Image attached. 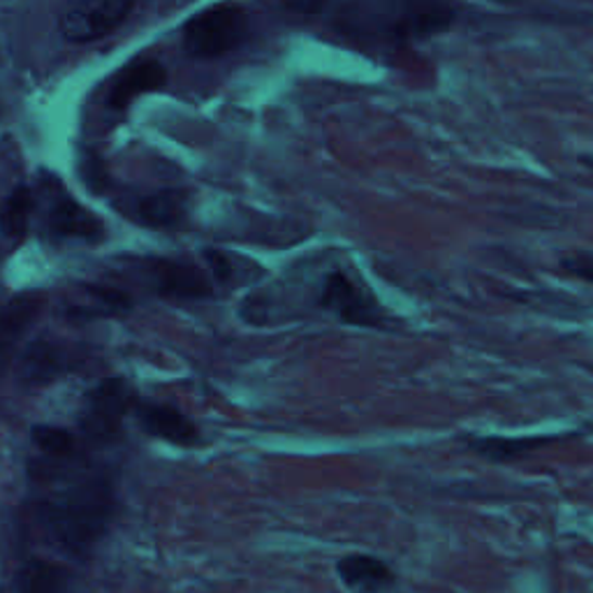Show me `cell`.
Returning a JSON list of instances; mask_svg holds the SVG:
<instances>
[{
    "mask_svg": "<svg viewBox=\"0 0 593 593\" xmlns=\"http://www.w3.org/2000/svg\"><path fill=\"white\" fill-rule=\"evenodd\" d=\"M30 476L44 485L33 503V519L47 540L70 556H89L114 521V482L103 470L79 466L77 454L65 460L44 456L40 464H33Z\"/></svg>",
    "mask_w": 593,
    "mask_h": 593,
    "instance_id": "obj_1",
    "label": "cell"
},
{
    "mask_svg": "<svg viewBox=\"0 0 593 593\" xmlns=\"http://www.w3.org/2000/svg\"><path fill=\"white\" fill-rule=\"evenodd\" d=\"M246 40V16L240 8L218 5L191 16L183 26V49L195 59L223 56Z\"/></svg>",
    "mask_w": 593,
    "mask_h": 593,
    "instance_id": "obj_2",
    "label": "cell"
},
{
    "mask_svg": "<svg viewBox=\"0 0 593 593\" xmlns=\"http://www.w3.org/2000/svg\"><path fill=\"white\" fill-rule=\"evenodd\" d=\"M320 301L341 323L352 327H381L385 320V311L376 297L344 271H332L325 279Z\"/></svg>",
    "mask_w": 593,
    "mask_h": 593,
    "instance_id": "obj_3",
    "label": "cell"
},
{
    "mask_svg": "<svg viewBox=\"0 0 593 593\" xmlns=\"http://www.w3.org/2000/svg\"><path fill=\"white\" fill-rule=\"evenodd\" d=\"M132 405L130 385L121 378L98 383L83 399L81 431L93 440H109L121 429V422Z\"/></svg>",
    "mask_w": 593,
    "mask_h": 593,
    "instance_id": "obj_4",
    "label": "cell"
},
{
    "mask_svg": "<svg viewBox=\"0 0 593 593\" xmlns=\"http://www.w3.org/2000/svg\"><path fill=\"white\" fill-rule=\"evenodd\" d=\"M44 228L54 240H79L95 244L103 236V223L79 202L67 195L59 183H54L47 193Z\"/></svg>",
    "mask_w": 593,
    "mask_h": 593,
    "instance_id": "obj_5",
    "label": "cell"
},
{
    "mask_svg": "<svg viewBox=\"0 0 593 593\" xmlns=\"http://www.w3.org/2000/svg\"><path fill=\"white\" fill-rule=\"evenodd\" d=\"M130 12L132 3H124V0L73 5L61 16V33L70 42H91L109 36L128 20Z\"/></svg>",
    "mask_w": 593,
    "mask_h": 593,
    "instance_id": "obj_6",
    "label": "cell"
},
{
    "mask_svg": "<svg viewBox=\"0 0 593 593\" xmlns=\"http://www.w3.org/2000/svg\"><path fill=\"white\" fill-rule=\"evenodd\" d=\"M142 276L158 295H165V297L207 299L214 293L207 276L189 262L149 260L142 265Z\"/></svg>",
    "mask_w": 593,
    "mask_h": 593,
    "instance_id": "obj_7",
    "label": "cell"
},
{
    "mask_svg": "<svg viewBox=\"0 0 593 593\" xmlns=\"http://www.w3.org/2000/svg\"><path fill=\"white\" fill-rule=\"evenodd\" d=\"M116 207L128 218L149 228H177L185 220V214H189L185 195L175 189L146 195H126L124 199H118Z\"/></svg>",
    "mask_w": 593,
    "mask_h": 593,
    "instance_id": "obj_8",
    "label": "cell"
},
{
    "mask_svg": "<svg viewBox=\"0 0 593 593\" xmlns=\"http://www.w3.org/2000/svg\"><path fill=\"white\" fill-rule=\"evenodd\" d=\"M44 309L40 295H16L0 307V374L12 362L28 330L36 325Z\"/></svg>",
    "mask_w": 593,
    "mask_h": 593,
    "instance_id": "obj_9",
    "label": "cell"
},
{
    "mask_svg": "<svg viewBox=\"0 0 593 593\" xmlns=\"http://www.w3.org/2000/svg\"><path fill=\"white\" fill-rule=\"evenodd\" d=\"M75 575L42 556H28L10 580L12 593H75Z\"/></svg>",
    "mask_w": 593,
    "mask_h": 593,
    "instance_id": "obj_10",
    "label": "cell"
},
{
    "mask_svg": "<svg viewBox=\"0 0 593 593\" xmlns=\"http://www.w3.org/2000/svg\"><path fill=\"white\" fill-rule=\"evenodd\" d=\"M336 572L352 593H389L397 586L392 566L371 554L344 556L336 564Z\"/></svg>",
    "mask_w": 593,
    "mask_h": 593,
    "instance_id": "obj_11",
    "label": "cell"
},
{
    "mask_svg": "<svg viewBox=\"0 0 593 593\" xmlns=\"http://www.w3.org/2000/svg\"><path fill=\"white\" fill-rule=\"evenodd\" d=\"M134 415H138L140 425L146 434L163 438L167 443L195 446L199 440L197 427L181 411L172 409V405L140 401L134 403Z\"/></svg>",
    "mask_w": 593,
    "mask_h": 593,
    "instance_id": "obj_12",
    "label": "cell"
},
{
    "mask_svg": "<svg viewBox=\"0 0 593 593\" xmlns=\"http://www.w3.org/2000/svg\"><path fill=\"white\" fill-rule=\"evenodd\" d=\"M167 70L158 61H132L128 67L116 75L109 89V107L126 109L134 98L146 91H158L165 87Z\"/></svg>",
    "mask_w": 593,
    "mask_h": 593,
    "instance_id": "obj_13",
    "label": "cell"
},
{
    "mask_svg": "<svg viewBox=\"0 0 593 593\" xmlns=\"http://www.w3.org/2000/svg\"><path fill=\"white\" fill-rule=\"evenodd\" d=\"M67 358L65 350L52 341H33L20 354L16 364V378L26 387H42L54 383L65 374Z\"/></svg>",
    "mask_w": 593,
    "mask_h": 593,
    "instance_id": "obj_14",
    "label": "cell"
},
{
    "mask_svg": "<svg viewBox=\"0 0 593 593\" xmlns=\"http://www.w3.org/2000/svg\"><path fill=\"white\" fill-rule=\"evenodd\" d=\"M562 436H521V438H511V436H466V448L470 452H476L485 456L487 462L494 464H507L521 460L529 452L545 448Z\"/></svg>",
    "mask_w": 593,
    "mask_h": 593,
    "instance_id": "obj_15",
    "label": "cell"
},
{
    "mask_svg": "<svg viewBox=\"0 0 593 593\" xmlns=\"http://www.w3.org/2000/svg\"><path fill=\"white\" fill-rule=\"evenodd\" d=\"M36 207V199L26 185L14 189L3 202H0V234L5 240H22L28 230V220Z\"/></svg>",
    "mask_w": 593,
    "mask_h": 593,
    "instance_id": "obj_16",
    "label": "cell"
},
{
    "mask_svg": "<svg viewBox=\"0 0 593 593\" xmlns=\"http://www.w3.org/2000/svg\"><path fill=\"white\" fill-rule=\"evenodd\" d=\"M33 443H36L44 456H54V460H65V456H75L77 452V440L70 431L59 429V427H49V425H38L30 431Z\"/></svg>",
    "mask_w": 593,
    "mask_h": 593,
    "instance_id": "obj_17",
    "label": "cell"
},
{
    "mask_svg": "<svg viewBox=\"0 0 593 593\" xmlns=\"http://www.w3.org/2000/svg\"><path fill=\"white\" fill-rule=\"evenodd\" d=\"M558 267H562L566 274L593 285V250L568 253V256L558 260Z\"/></svg>",
    "mask_w": 593,
    "mask_h": 593,
    "instance_id": "obj_18",
    "label": "cell"
},
{
    "mask_svg": "<svg viewBox=\"0 0 593 593\" xmlns=\"http://www.w3.org/2000/svg\"><path fill=\"white\" fill-rule=\"evenodd\" d=\"M580 160H582V163H584V165H586L589 169H593V156H582Z\"/></svg>",
    "mask_w": 593,
    "mask_h": 593,
    "instance_id": "obj_19",
    "label": "cell"
}]
</instances>
